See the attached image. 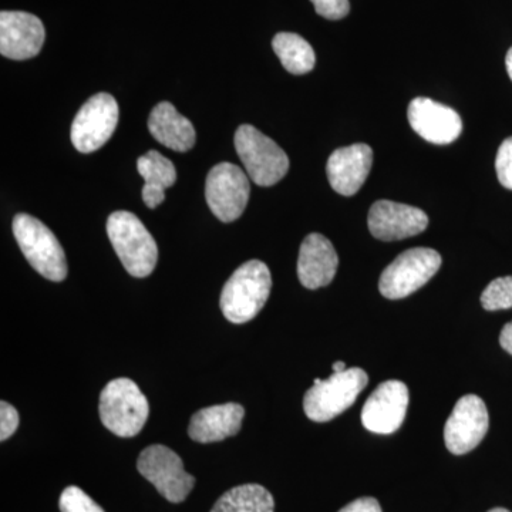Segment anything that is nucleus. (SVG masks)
<instances>
[{
	"label": "nucleus",
	"mask_w": 512,
	"mask_h": 512,
	"mask_svg": "<svg viewBox=\"0 0 512 512\" xmlns=\"http://www.w3.org/2000/svg\"><path fill=\"white\" fill-rule=\"evenodd\" d=\"M268 266L258 259L245 262L228 279L221 292V311L229 322L247 323L264 308L271 293Z\"/></svg>",
	"instance_id": "nucleus-1"
},
{
	"label": "nucleus",
	"mask_w": 512,
	"mask_h": 512,
	"mask_svg": "<svg viewBox=\"0 0 512 512\" xmlns=\"http://www.w3.org/2000/svg\"><path fill=\"white\" fill-rule=\"evenodd\" d=\"M107 234L121 264L134 278H146L156 268L158 248L137 215L116 211L107 220Z\"/></svg>",
	"instance_id": "nucleus-2"
},
{
	"label": "nucleus",
	"mask_w": 512,
	"mask_h": 512,
	"mask_svg": "<svg viewBox=\"0 0 512 512\" xmlns=\"http://www.w3.org/2000/svg\"><path fill=\"white\" fill-rule=\"evenodd\" d=\"M99 413L106 429L119 437H134L146 426L150 404L131 379L111 380L100 394Z\"/></svg>",
	"instance_id": "nucleus-3"
},
{
	"label": "nucleus",
	"mask_w": 512,
	"mask_h": 512,
	"mask_svg": "<svg viewBox=\"0 0 512 512\" xmlns=\"http://www.w3.org/2000/svg\"><path fill=\"white\" fill-rule=\"evenodd\" d=\"M13 234L36 272L53 282L66 279L67 262L62 245L42 221L32 215L18 214L13 220Z\"/></svg>",
	"instance_id": "nucleus-4"
},
{
	"label": "nucleus",
	"mask_w": 512,
	"mask_h": 512,
	"mask_svg": "<svg viewBox=\"0 0 512 512\" xmlns=\"http://www.w3.org/2000/svg\"><path fill=\"white\" fill-rule=\"evenodd\" d=\"M369 382V376L360 367L333 373L329 379H316L313 387L303 399L306 416L318 423H325L348 410L356 402L357 396Z\"/></svg>",
	"instance_id": "nucleus-5"
},
{
	"label": "nucleus",
	"mask_w": 512,
	"mask_h": 512,
	"mask_svg": "<svg viewBox=\"0 0 512 512\" xmlns=\"http://www.w3.org/2000/svg\"><path fill=\"white\" fill-rule=\"evenodd\" d=\"M235 148L249 178L256 185L271 187L288 174L289 158L285 151L251 124H242L238 128Z\"/></svg>",
	"instance_id": "nucleus-6"
},
{
	"label": "nucleus",
	"mask_w": 512,
	"mask_h": 512,
	"mask_svg": "<svg viewBox=\"0 0 512 512\" xmlns=\"http://www.w3.org/2000/svg\"><path fill=\"white\" fill-rule=\"evenodd\" d=\"M441 266L439 252L413 248L403 252L380 276V293L387 299H403L427 284Z\"/></svg>",
	"instance_id": "nucleus-7"
},
{
	"label": "nucleus",
	"mask_w": 512,
	"mask_h": 512,
	"mask_svg": "<svg viewBox=\"0 0 512 512\" xmlns=\"http://www.w3.org/2000/svg\"><path fill=\"white\" fill-rule=\"evenodd\" d=\"M137 468L170 503H183L195 485V478L184 470V463L171 448L154 444L141 451Z\"/></svg>",
	"instance_id": "nucleus-8"
},
{
	"label": "nucleus",
	"mask_w": 512,
	"mask_h": 512,
	"mask_svg": "<svg viewBox=\"0 0 512 512\" xmlns=\"http://www.w3.org/2000/svg\"><path fill=\"white\" fill-rule=\"evenodd\" d=\"M119 104L109 93L90 97L77 113L72 124V143L80 153L100 150L116 131Z\"/></svg>",
	"instance_id": "nucleus-9"
},
{
	"label": "nucleus",
	"mask_w": 512,
	"mask_h": 512,
	"mask_svg": "<svg viewBox=\"0 0 512 512\" xmlns=\"http://www.w3.org/2000/svg\"><path fill=\"white\" fill-rule=\"evenodd\" d=\"M251 184L238 165L221 163L211 168L205 184V198L215 217L222 222L237 221L247 208Z\"/></svg>",
	"instance_id": "nucleus-10"
},
{
	"label": "nucleus",
	"mask_w": 512,
	"mask_h": 512,
	"mask_svg": "<svg viewBox=\"0 0 512 512\" xmlns=\"http://www.w3.org/2000/svg\"><path fill=\"white\" fill-rule=\"evenodd\" d=\"M490 426L487 406L474 394L458 400L444 427V441L456 456L470 453L483 441Z\"/></svg>",
	"instance_id": "nucleus-11"
},
{
	"label": "nucleus",
	"mask_w": 512,
	"mask_h": 512,
	"mask_svg": "<svg viewBox=\"0 0 512 512\" xmlns=\"http://www.w3.org/2000/svg\"><path fill=\"white\" fill-rule=\"evenodd\" d=\"M409 406V389L399 380L377 386L362 410L365 429L376 434H392L402 427Z\"/></svg>",
	"instance_id": "nucleus-12"
},
{
	"label": "nucleus",
	"mask_w": 512,
	"mask_h": 512,
	"mask_svg": "<svg viewBox=\"0 0 512 512\" xmlns=\"http://www.w3.org/2000/svg\"><path fill=\"white\" fill-rule=\"evenodd\" d=\"M367 224L373 237L382 241H399L426 231L429 227V217L420 208L380 200L370 208Z\"/></svg>",
	"instance_id": "nucleus-13"
},
{
	"label": "nucleus",
	"mask_w": 512,
	"mask_h": 512,
	"mask_svg": "<svg viewBox=\"0 0 512 512\" xmlns=\"http://www.w3.org/2000/svg\"><path fill=\"white\" fill-rule=\"evenodd\" d=\"M42 20L28 12L0 13V53L12 60H28L39 55L45 43Z\"/></svg>",
	"instance_id": "nucleus-14"
},
{
	"label": "nucleus",
	"mask_w": 512,
	"mask_h": 512,
	"mask_svg": "<svg viewBox=\"0 0 512 512\" xmlns=\"http://www.w3.org/2000/svg\"><path fill=\"white\" fill-rule=\"evenodd\" d=\"M407 117L413 130L436 146L454 143L463 131V120L456 110L427 97L414 99L407 110Z\"/></svg>",
	"instance_id": "nucleus-15"
},
{
	"label": "nucleus",
	"mask_w": 512,
	"mask_h": 512,
	"mask_svg": "<svg viewBox=\"0 0 512 512\" xmlns=\"http://www.w3.org/2000/svg\"><path fill=\"white\" fill-rule=\"evenodd\" d=\"M373 165V151L367 144L333 151L326 165L330 187L338 194L352 197L363 187Z\"/></svg>",
	"instance_id": "nucleus-16"
},
{
	"label": "nucleus",
	"mask_w": 512,
	"mask_h": 512,
	"mask_svg": "<svg viewBox=\"0 0 512 512\" xmlns=\"http://www.w3.org/2000/svg\"><path fill=\"white\" fill-rule=\"evenodd\" d=\"M339 256L328 238L311 234L303 239L298 259V276L308 289L328 286L338 271Z\"/></svg>",
	"instance_id": "nucleus-17"
},
{
	"label": "nucleus",
	"mask_w": 512,
	"mask_h": 512,
	"mask_svg": "<svg viewBox=\"0 0 512 512\" xmlns=\"http://www.w3.org/2000/svg\"><path fill=\"white\" fill-rule=\"evenodd\" d=\"M245 409L238 403L207 407L191 417L188 434L197 443L207 444L237 436L244 421Z\"/></svg>",
	"instance_id": "nucleus-18"
},
{
	"label": "nucleus",
	"mask_w": 512,
	"mask_h": 512,
	"mask_svg": "<svg viewBox=\"0 0 512 512\" xmlns=\"http://www.w3.org/2000/svg\"><path fill=\"white\" fill-rule=\"evenodd\" d=\"M148 130L158 143L178 153L191 150L197 138L191 121L181 116L168 101H161L151 111Z\"/></svg>",
	"instance_id": "nucleus-19"
},
{
	"label": "nucleus",
	"mask_w": 512,
	"mask_h": 512,
	"mask_svg": "<svg viewBox=\"0 0 512 512\" xmlns=\"http://www.w3.org/2000/svg\"><path fill=\"white\" fill-rule=\"evenodd\" d=\"M137 170L146 180L143 187V200L148 208H157L165 200V190L177 181V168L163 154L156 150L138 158Z\"/></svg>",
	"instance_id": "nucleus-20"
},
{
	"label": "nucleus",
	"mask_w": 512,
	"mask_h": 512,
	"mask_svg": "<svg viewBox=\"0 0 512 512\" xmlns=\"http://www.w3.org/2000/svg\"><path fill=\"white\" fill-rule=\"evenodd\" d=\"M275 501L265 487L245 484L231 488L215 503L211 512H274Z\"/></svg>",
	"instance_id": "nucleus-21"
},
{
	"label": "nucleus",
	"mask_w": 512,
	"mask_h": 512,
	"mask_svg": "<svg viewBox=\"0 0 512 512\" xmlns=\"http://www.w3.org/2000/svg\"><path fill=\"white\" fill-rule=\"evenodd\" d=\"M272 47L289 73L301 76V74L312 72L315 67V50L296 33H278L272 40Z\"/></svg>",
	"instance_id": "nucleus-22"
},
{
	"label": "nucleus",
	"mask_w": 512,
	"mask_h": 512,
	"mask_svg": "<svg viewBox=\"0 0 512 512\" xmlns=\"http://www.w3.org/2000/svg\"><path fill=\"white\" fill-rule=\"evenodd\" d=\"M485 311L512 308V276L494 279L481 295Z\"/></svg>",
	"instance_id": "nucleus-23"
},
{
	"label": "nucleus",
	"mask_w": 512,
	"mask_h": 512,
	"mask_svg": "<svg viewBox=\"0 0 512 512\" xmlns=\"http://www.w3.org/2000/svg\"><path fill=\"white\" fill-rule=\"evenodd\" d=\"M60 511L62 512H106L96 501L92 500L82 488L67 487L60 495Z\"/></svg>",
	"instance_id": "nucleus-24"
},
{
	"label": "nucleus",
	"mask_w": 512,
	"mask_h": 512,
	"mask_svg": "<svg viewBox=\"0 0 512 512\" xmlns=\"http://www.w3.org/2000/svg\"><path fill=\"white\" fill-rule=\"evenodd\" d=\"M495 171H497L500 184L507 190L512 191V137L504 140L498 148L497 158H495Z\"/></svg>",
	"instance_id": "nucleus-25"
},
{
	"label": "nucleus",
	"mask_w": 512,
	"mask_h": 512,
	"mask_svg": "<svg viewBox=\"0 0 512 512\" xmlns=\"http://www.w3.org/2000/svg\"><path fill=\"white\" fill-rule=\"evenodd\" d=\"M316 13L328 20H340L350 13L349 0H311Z\"/></svg>",
	"instance_id": "nucleus-26"
},
{
	"label": "nucleus",
	"mask_w": 512,
	"mask_h": 512,
	"mask_svg": "<svg viewBox=\"0 0 512 512\" xmlns=\"http://www.w3.org/2000/svg\"><path fill=\"white\" fill-rule=\"evenodd\" d=\"M19 427L18 410L12 404L0 403V440L6 441Z\"/></svg>",
	"instance_id": "nucleus-27"
},
{
	"label": "nucleus",
	"mask_w": 512,
	"mask_h": 512,
	"mask_svg": "<svg viewBox=\"0 0 512 512\" xmlns=\"http://www.w3.org/2000/svg\"><path fill=\"white\" fill-rule=\"evenodd\" d=\"M339 512H382L379 501L372 497L357 498Z\"/></svg>",
	"instance_id": "nucleus-28"
},
{
	"label": "nucleus",
	"mask_w": 512,
	"mask_h": 512,
	"mask_svg": "<svg viewBox=\"0 0 512 512\" xmlns=\"http://www.w3.org/2000/svg\"><path fill=\"white\" fill-rule=\"evenodd\" d=\"M500 345L501 348L505 350V352H508L510 355H512V322L507 323L503 330H501Z\"/></svg>",
	"instance_id": "nucleus-29"
},
{
	"label": "nucleus",
	"mask_w": 512,
	"mask_h": 512,
	"mask_svg": "<svg viewBox=\"0 0 512 512\" xmlns=\"http://www.w3.org/2000/svg\"><path fill=\"white\" fill-rule=\"evenodd\" d=\"M505 66H507V73L512 80V47L508 50L507 57H505Z\"/></svg>",
	"instance_id": "nucleus-30"
},
{
	"label": "nucleus",
	"mask_w": 512,
	"mask_h": 512,
	"mask_svg": "<svg viewBox=\"0 0 512 512\" xmlns=\"http://www.w3.org/2000/svg\"><path fill=\"white\" fill-rule=\"evenodd\" d=\"M333 370H335V373L345 372L346 365L343 362H336L335 365H333Z\"/></svg>",
	"instance_id": "nucleus-31"
},
{
	"label": "nucleus",
	"mask_w": 512,
	"mask_h": 512,
	"mask_svg": "<svg viewBox=\"0 0 512 512\" xmlns=\"http://www.w3.org/2000/svg\"><path fill=\"white\" fill-rule=\"evenodd\" d=\"M488 512H511V511H508L507 508H493V510H490Z\"/></svg>",
	"instance_id": "nucleus-32"
}]
</instances>
